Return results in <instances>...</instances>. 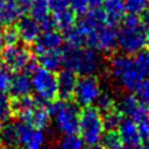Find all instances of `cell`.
<instances>
[{"label": "cell", "mask_w": 149, "mask_h": 149, "mask_svg": "<svg viewBox=\"0 0 149 149\" xmlns=\"http://www.w3.org/2000/svg\"><path fill=\"white\" fill-rule=\"evenodd\" d=\"M15 28L19 38L26 44H31L41 33L40 23L31 16H21L16 21Z\"/></svg>", "instance_id": "11"}, {"label": "cell", "mask_w": 149, "mask_h": 149, "mask_svg": "<svg viewBox=\"0 0 149 149\" xmlns=\"http://www.w3.org/2000/svg\"><path fill=\"white\" fill-rule=\"evenodd\" d=\"M62 55L65 68L81 76L93 74L100 66L99 56L95 50L91 48L66 45V48L62 50Z\"/></svg>", "instance_id": "2"}, {"label": "cell", "mask_w": 149, "mask_h": 149, "mask_svg": "<svg viewBox=\"0 0 149 149\" xmlns=\"http://www.w3.org/2000/svg\"><path fill=\"white\" fill-rule=\"evenodd\" d=\"M54 17L56 21V26L59 29H62L63 31L69 29L70 27H72L74 24V13L69 8L56 12Z\"/></svg>", "instance_id": "24"}, {"label": "cell", "mask_w": 149, "mask_h": 149, "mask_svg": "<svg viewBox=\"0 0 149 149\" xmlns=\"http://www.w3.org/2000/svg\"><path fill=\"white\" fill-rule=\"evenodd\" d=\"M43 143H44V134L42 129L35 128L23 146H24V149H42Z\"/></svg>", "instance_id": "31"}, {"label": "cell", "mask_w": 149, "mask_h": 149, "mask_svg": "<svg viewBox=\"0 0 149 149\" xmlns=\"http://www.w3.org/2000/svg\"><path fill=\"white\" fill-rule=\"evenodd\" d=\"M141 22L144 26L146 29H149V6L143 10V13L141 14Z\"/></svg>", "instance_id": "42"}, {"label": "cell", "mask_w": 149, "mask_h": 149, "mask_svg": "<svg viewBox=\"0 0 149 149\" xmlns=\"http://www.w3.org/2000/svg\"><path fill=\"white\" fill-rule=\"evenodd\" d=\"M1 61L5 63L7 69L21 71L26 70V68L31 63V54L27 47L22 44H8L2 48Z\"/></svg>", "instance_id": "9"}, {"label": "cell", "mask_w": 149, "mask_h": 149, "mask_svg": "<svg viewBox=\"0 0 149 149\" xmlns=\"http://www.w3.org/2000/svg\"><path fill=\"white\" fill-rule=\"evenodd\" d=\"M63 41H65L69 47H81L86 42V34L78 24L72 26L64 30Z\"/></svg>", "instance_id": "21"}, {"label": "cell", "mask_w": 149, "mask_h": 149, "mask_svg": "<svg viewBox=\"0 0 149 149\" xmlns=\"http://www.w3.org/2000/svg\"><path fill=\"white\" fill-rule=\"evenodd\" d=\"M13 115L12 101L6 95V93H0V121H7Z\"/></svg>", "instance_id": "34"}, {"label": "cell", "mask_w": 149, "mask_h": 149, "mask_svg": "<svg viewBox=\"0 0 149 149\" xmlns=\"http://www.w3.org/2000/svg\"><path fill=\"white\" fill-rule=\"evenodd\" d=\"M91 49L111 52L116 47V31L112 24L106 23L94 30L86 33V42Z\"/></svg>", "instance_id": "8"}, {"label": "cell", "mask_w": 149, "mask_h": 149, "mask_svg": "<svg viewBox=\"0 0 149 149\" xmlns=\"http://www.w3.org/2000/svg\"><path fill=\"white\" fill-rule=\"evenodd\" d=\"M95 104V108L101 113V112H107L112 108H114V99L112 97V94H109L108 92H100L98 98L94 101Z\"/></svg>", "instance_id": "29"}, {"label": "cell", "mask_w": 149, "mask_h": 149, "mask_svg": "<svg viewBox=\"0 0 149 149\" xmlns=\"http://www.w3.org/2000/svg\"><path fill=\"white\" fill-rule=\"evenodd\" d=\"M0 1H1V0H0Z\"/></svg>", "instance_id": "54"}, {"label": "cell", "mask_w": 149, "mask_h": 149, "mask_svg": "<svg viewBox=\"0 0 149 149\" xmlns=\"http://www.w3.org/2000/svg\"><path fill=\"white\" fill-rule=\"evenodd\" d=\"M69 6L74 14L83 15L88 9V1L87 0H69Z\"/></svg>", "instance_id": "37"}, {"label": "cell", "mask_w": 149, "mask_h": 149, "mask_svg": "<svg viewBox=\"0 0 149 149\" xmlns=\"http://www.w3.org/2000/svg\"><path fill=\"white\" fill-rule=\"evenodd\" d=\"M48 5H49V9L56 13L62 9L69 8V0H48Z\"/></svg>", "instance_id": "40"}, {"label": "cell", "mask_w": 149, "mask_h": 149, "mask_svg": "<svg viewBox=\"0 0 149 149\" xmlns=\"http://www.w3.org/2000/svg\"><path fill=\"white\" fill-rule=\"evenodd\" d=\"M134 64L143 78L149 77V49H142L133 58Z\"/></svg>", "instance_id": "25"}, {"label": "cell", "mask_w": 149, "mask_h": 149, "mask_svg": "<svg viewBox=\"0 0 149 149\" xmlns=\"http://www.w3.org/2000/svg\"><path fill=\"white\" fill-rule=\"evenodd\" d=\"M88 1V5L91 7H99L102 2V0H87Z\"/></svg>", "instance_id": "43"}, {"label": "cell", "mask_w": 149, "mask_h": 149, "mask_svg": "<svg viewBox=\"0 0 149 149\" xmlns=\"http://www.w3.org/2000/svg\"><path fill=\"white\" fill-rule=\"evenodd\" d=\"M9 149H15V148H9Z\"/></svg>", "instance_id": "53"}, {"label": "cell", "mask_w": 149, "mask_h": 149, "mask_svg": "<svg viewBox=\"0 0 149 149\" xmlns=\"http://www.w3.org/2000/svg\"><path fill=\"white\" fill-rule=\"evenodd\" d=\"M1 128H2V125H1V121H0V132H1Z\"/></svg>", "instance_id": "48"}, {"label": "cell", "mask_w": 149, "mask_h": 149, "mask_svg": "<svg viewBox=\"0 0 149 149\" xmlns=\"http://www.w3.org/2000/svg\"><path fill=\"white\" fill-rule=\"evenodd\" d=\"M57 77V95L61 100H70L77 83V73L70 69H63Z\"/></svg>", "instance_id": "12"}, {"label": "cell", "mask_w": 149, "mask_h": 149, "mask_svg": "<svg viewBox=\"0 0 149 149\" xmlns=\"http://www.w3.org/2000/svg\"><path fill=\"white\" fill-rule=\"evenodd\" d=\"M22 10L16 1H0V24L10 26L21 17Z\"/></svg>", "instance_id": "17"}, {"label": "cell", "mask_w": 149, "mask_h": 149, "mask_svg": "<svg viewBox=\"0 0 149 149\" xmlns=\"http://www.w3.org/2000/svg\"><path fill=\"white\" fill-rule=\"evenodd\" d=\"M140 149H149V143H147V144H144V146H141Z\"/></svg>", "instance_id": "46"}, {"label": "cell", "mask_w": 149, "mask_h": 149, "mask_svg": "<svg viewBox=\"0 0 149 149\" xmlns=\"http://www.w3.org/2000/svg\"><path fill=\"white\" fill-rule=\"evenodd\" d=\"M118 134L126 149H140L142 137L139 132V126L132 119H123L118 127Z\"/></svg>", "instance_id": "10"}, {"label": "cell", "mask_w": 149, "mask_h": 149, "mask_svg": "<svg viewBox=\"0 0 149 149\" xmlns=\"http://www.w3.org/2000/svg\"><path fill=\"white\" fill-rule=\"evenodd\" d=\"M5 45V41H3V30L1 29V24H0V50L3 48Z\"/></svg>", "instance_id": "44"}, {"label": "cell", "mask_w": 149, "mask_h": 149, "mask_svg": "<svg viewBox=\"0 0 149 149\" xmlns=\"http://www.w3.org/2000/svg\"><path fill=\"white\" fill-rule=\"evenodd\" d=\"M102 146L106 149H126L119 134L115 130H108L105 135L101 137Z\"/></svg>", "instance_id": "28"}, {"label": "cell", "mask_w": 149, "mask_h": 149, "mask_svg": "<svg viewBox=\"0 0 149 149\" xmlns=\"http://www.w3.org/2000/svg\"><path fill=\"white\" fill-rule=\"evenodd\" d=\"M62 149H84V141L77 136V134L65 135L62 141L61 146Z\"/></svg>", "instance_id": "35"}, {"label": "cell", "mask_w": 149, "mask_h": 149, "mask_svg": "<svg viewBox=\"0 0 149 149\" xmlns=\"http://www.w3.org/2000/svg\"><path fill=\"white\" fill-rule=\"evenodd\" d=\"M109 68L112 74L126 90H135L137 84L143 79V77L137 71L133 58H130L129 55L113 56L109 61Z\"/></svg>", "instance_id": "5"}, {"label": "cell", "mask_w": 149, "mask_h": 149, "mask_svg": "<svg viewBox=\"0 0 149 149\" xmlns=\"http://www.w3.org/2000/svg\"><path fill=\"white\" fill-rule=\"evenodd\" d=\"M90 149H106V148H105L102 144H101V146H99V144L97 143V144H94V146H91V148H90Z\"/></svg>", "instance_id": "45"}, {"label": "cell", "mask_w": 149, "mask_h": 149, "mask_svg": "<svg viewBox=\"0 0 149 149\" xmlns=\"http://www.w3.org/2000/svg\"><path fill=\"white\" fill-rule=\"evenodd\" d=\"M102 9L106 14L107 22L112 26L121 21L126 12L123 0H105Z\"/></svg>", "instance_id": "19"}, {"label": "cell", "mask_w": 149, "mask_h": 149, "mask_svg": "<svg viewBox=\"0 0 149 149\" xmlns=\"http://www.w3.org/2000/svg\"><path fill=\"white\" fill-rule=\"evenodd\" d=\"M0 148H1V139H0Z\"/></svg>", "instance_id": "49"}, {"label": "cell", "mask_w": 149, "mask_h": 149, "mask_svg": "<svg viewBox=\"0 0 149 149\" xmlns=\"http://www.w3.org/2000/svg\"><path fill=\"white\" fill-rule=\"evenodd\" d=\"M50 116L51 115H50L47 106H44L42 104V101H41L37 105V107L33 111V113L30 114V116L28 118V120L26 122L30 123L36 129H43L49 125Z\"/></svg>", "instance_id": "20"}, {"label": "cell", "mask_w": 149, "mask_h": 149, "mask_svg": "<svg viewBox=\"0 0 149 149\" xmlns=\"http://www.w3.org/2000/svg\"><path fill=\"white\" fill-rule=\"evenodd\" d=\"M122 120H123V115L118 109H114V108L105 112V115L102 116V123H104L105 129L107 130L118 129Z\"/></svg>", "instance_id": "26"}, {"label": "cell", "mask_w": 149, "mask_h": 149, "mask_svg": "<svg viewBox=\"0 0 149 149\" xmlns=\"http://www.w3.org/2000/svg\"><path fill=\"white\" fill-rule=\"evenodd\" d=\"M48 149H62L61 147H50V148H48Z\"/></svg>", "instance_id": "47"}, {"label": "cell", "mask_w": 149, "mask_h": 149, "mask_svg": "<svg viewBox=\"0 0 149 149\" xmlns=\"http://www.w3.org/2000/svg\"><path fill=\"white\" fill-rule=\"evenodd\" d=\"M104 130L102 116L95 107L86 106L81 112H79L78 133L86 144L94 146L99 143L104 135Z\"/></svg>", "instance_id": "4"}, {"label": "cell", "mask_w": 149, "mask_h": 149, "mask_svg": "<svg viewBox=\"0 0 149 149\" xmlns=\"http://www.w3.org/2000/svg\"><path fill=\"white\" fill-rule=\"evenodd\" d=\"M139 99L136 98L135 94L132 93H126L123 94L118 102V111L122 114V115H129L133 113V111L136 108V106L139 105Z\"/></svg>", "instance_id": "23"}, {"label": "cell", "mask_w": 149, "mask_h": 149, "mask_svg": "<svg viewBox=\"0 0 149 149\" xmlns=\"http://www.w3.org/2000/svg\"><path fill=\"white\" fill-rule=\"evenodd\" d=\"M1 141H3L7 146L14 147L19 144V135L15 123H8L1 128Z\"/></svg>", "instance_id": "27"}, {"label": "cell", "mask_w": 149, "mask_h": 149, "mask_svg": "<svg viewBox=\"0 0 149 149\" xmlns=\"http://www.w3.org/2000/svg\"><path fill=\"white\" fill-rule=\"evenodd\" d=\"M126 12L135 15H140L149 6V0H126L125 2Z\"/></svg>", "instance_id": "33"}, {"label": "cell", "mask_w": 149, "mask_h": 149, "mask_svg": "<svg viewBox=\"0 0 149 149\" xmlns=\"http://www.w3.org/2000/svg\"><path fill=\"white\" fill-rule=\"evenodd\" d=\"M50 115L55 118L56 126L64 135H72L78 133L79 109L77 104L69 100L54 101L47 106Z\"/></svg>", "instance_id": "3"}, {"label": "cell", "mask_w": 149, "mask_h": 149, "mask_svg": "<svg viewBox=\"0 0 149 149\" xmlns=\"http://www.w3.org/2000/svg\"><path fill=\"white\" fill-rule=\"evenodd\" d=\"M130 118L136 125L149 122V106H147L142 102H139L136 108L130 114Z\"/></svg>", "instance_id": "30"}, {"label": "cell", "mask_w": 149, "mask_h": 149, "mask_svg": "<svg viewBox=\"0 0 149 149\" xmlns=\"http://www.w3.org/2000/svg\"><path fill=\"white\" fill-rule=\"evenodd\" d=\"M8 1H17V0H8Z\"/></svg>", "instance_id": "50"}, {"label": "cell", "mask_w": 149, "mask_h": 149, "mask_svg": "<svg viewBox=\"0 0 149 149\" xmlns=\"http://www.w3.org/2000/svg\"><path fill=\"white\" fill-rule=\"evenodd\" d=\"M12 80L10 70L7 68H0V93H6L9 91Z\"/></svg>", "instance_id": "36"}, {"label": "cell", "mask_w": 149, "mask_h": 149, "mask_svg": "<svg viewBox=\"0 0 149 149\" xmlns=\"http://www.w3.org/2000/svg\"><path fill=\"white\" fill-rule=\"evenodd\" d=\"M100 92V84L93 74L81 76L79 79H77L72 98L77 105L86 107L94 104Z\"/></svg>", "instance_id": "7"}, {"label": "cell", "mask_w": 149, "mask_h": 149, "mask_svg": "<svg viewBox=\"0 0 149 149\" xmlns=\"http://www.w3.org/2000/svg\"><path fill=\"white\" fill-rule=\"evenodd\" d=\"M31 90L42 102H49L57 97V77L55 72L35 66L30 71Z\"/></svg>", "instance_id": "6"}, {"label": "cell", "mask_w": 149, "mask_h": 149, "mask_svg": "<svg viewBox=\"0 0 149 149\" xmlns=\"http://www.w3.org/2000/svg\"><path fill=\"white\" fill-rule=\"evenodd\" d=\"M106 23H108V22H107L106 14H105L104 9L100 7H92L90 10H86L84 13V16L79 20L78 26L86 34L87 31L94 30Z\"/></svg>", "instance_id": "13"}, {"label": "cell", "mask_w": 149, "mask_h": 149, "mask_svg": "<svg viewBox=\"0 0 149 149\" xmlns=\"http://www.w3.org/2000/svg\"><path fill=\"white\" fill-rule=\"evenodd\" d=\"M148 42H149V34H148Z\"/></svg>", "instance_id": "52"}, {"label": "cell", "mask_w": 149, "mask_h": 149, "mask_svg": "<svg viewBox=\"0 0 149 149\" xmlns=\"http://www.w3.org/2000/svg\"><path fill=\"white\" fill-rule=\"evenodd\" d=\"M37 63L41 65V68H44L52 72L59 70L61 66L63 65L62 50L57 48V49H50V50H44V51L38 52Z\"/></svg>", "instance_id": "16"}, {"label": "cell", "mask_w": 149, "mask_h": 149, "mask_svg": "<svg viewBox=\"0 0 149 149\" xmlns=\"http://www.w3.org/2000/svg\"><path fill=\"white\" fill-rule=\"evenodd\" d=\"M17 40H19V35H17L16 28L13 27L12 24L10 26H7V28L3 30V41H5V44L8 45V44L17 43Z\"/></svg>", "instance_id": "38"}, {"label": "cell", "mask_w": 149, "mask_h": 149, "mask_svg": "<svg viewBox=\"0 0 149 149\" xmlns=\"http://www.w3.org/2000/svg\"><path fill=\"white\" fill-rule=\"evenodd\" d=\"M135 95L140 102L149 106V77L143 78L135 87Z\"/></svg>", "instance_id": "32"}, {"label": "cell", "mask_w": 149, "mask_h": 149, "mask_svg": "<svg viewBox=\"0 0 149 149\" xmlns=\"http://www.w3.org/2000/svg\"><path fill=\"white\" fill-rule=\"evenodd\" d=\"M41 102V100H37L29 94L17 97L15 100L12 101V108H13V114L17 115L21 121H27L33 111L37 107V105Z\"/></svg>", "instance_id": "15"}, {"label": "cell", "mask_w": 149, "mask_h": 149, "mask_svg": "<svg viewBox=\"0 0 149 149\" xmlns=\"http://www.w3.org/2000/svg\"><path fill=\"white\" fill-rule=\"evenodd\" d=\"M40 27H41V30L43 31H50V30H55V28L57 27L56 26V21H55V17L54 16H45L43 20H41L40 22Z\"/></svg>", "instance_id": "39"}, {"label": "cell", "mask_w": 149, "mask_h": 149, "mask_svg": "<svg viewBox=\"0 0 149 149\" xmlns=\"http://www.w3.org/2000/svg\"><path fill=\"white\" fill-rule=\"evenodd\" d=\"M0 68H1V58H0Z\"/></svg>", "instance_id": "51"}, {"label": "cell", "mask_w": 149, "mask_h": 149, "mask_svg": "<svg viewBox=\"0 0 149 149\" xmlns=\"http://www.w3.org/2000/svg\"><path fill=\"white\" fill-rule=\"evenodd\" d=\"M148 44V33L139 15L130 14L122 17V24L116 31V45L126 55H134Z\"/></svg>", "instance_id": "1"}, {"label": "cell", "mask_w": 149, "mask_h": 149, "mask_svg": "<svg viewBox=\"0 0 149 149\" xmlns=\"http://www.w3.org/2000/svg\"><path fill=\"white\" fill-rule=\"evenodd\" d=\"M31 91V81L30 76L27 72H16L15 74H12L9 92L15 97H22L29 94Z\"/></svg>", "instance_id": "18"}, {"label": "cell", "mask_w": 149, "mask_h": 149, "mask_svg": "<svg viewBox=\"0 0 149 149\" xmlns=\"http://www.w3.org/2000/svg\"><path fill=\"white\" fill-rule=\"evenodd\" d=\"M49 10L50 9H49L48 0H30L28 12L30 13V16L35 19L37 22L43 20L45 16H48Z\"/></svg>", "instance_id": "22"}, {"label": "cell", "mask_w": 149, "mask_h": 149, "mask_svg": "<svg viewBox=\"0 0 149 149\" xmlns=\"http://www.w3.org/2000/svg\"><path fill=\"white\" fill-rule=\"evenodd\" d=\"M137 126H139V132H140L141 137L149 142V122L141 123V125H137Z\"/></svg>", "instance_id": "41"}, {"label": "cell", "mask_w": 149, "mask_h": 149, "mask_svg": "<svg viewBox=\"0 0 149 149\" xmlns=\"http://www.w3.org/2000/svg\"><path fill=\"white\" fill-rule=\"evenodd\" d=\"M62 43H63V36L55 30H50V31L40 33L37 38L33 42V48L34 51L38 54L44 50L57 49L62 45Z\"/></svg>", "instance_id": "14"}]
</instances>
